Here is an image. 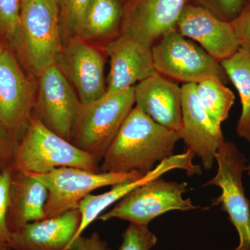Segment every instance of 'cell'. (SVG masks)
<instances>
[{
  "label": "cell",
  "mask_w": 250,
  "mask_h": 250,
  "mask_svg": "<svg viewBox=\"0 0 250 250\" xmlns=\"http://www.w3.org/2000/svg\"><path fill=\"white\" fill-rule=\"evenodd\" d=\"M180 139L179 133L158 124L136 105L104 155L99 172L145 176L174 155Z\"/></svg>",
  "instance_id": "6da1fadb"
},
{
  "label": "cell",
  "mask_w": 250,
  "mask_h": 250,
  "mask_svg": "<svg viewBox=\"0 0 250 250\" xmlns=\"http://www.w3.org/2000/svg\"><path fill=\"white\" fill-rule=\"evenodd\" d=\"M11 46L36 77L55 64L63 46L57 0H22Z\"/></svg>",
  "instance_id": "7a4b0ae2"
},
{
  "label": "cell",
  "mask_w": 250,
  "mask_h": 250,
  "mask_svg": "<svg viewBox=\"0 0 250 250\" xmlns=\"http://www.w3.org/2000/svg\"><path fill=\"white\" fill-rule=\"evenodd\" d=\"M101 161L49 130L34 114L11 167L31 174H45L62 167L99 172Z\"/></svg>",
  "instance_id": "3957f363"
},
{
  "label": "cell",
  "mask_w": 250,
  "mask_h": 250,
  "mask_svg": "<svg viewBox=\"0 0 250 250\" xmlns=\"http://www.w3.org/2000/svg\"><path fill=\"white\" fill-rule=\"evenodd\" d=\"M134 104V86L106 93L91 103H80L70 143L83 152L103 159Z\"/></svg>",
  "instance_id": "277c9868"
},
{
  "label": "cell",
  "mask_w": 250,
  "mask_h": 250,
  "mask_svg": "<svg viewBox=\"0 0 250 250\" xmlns=\"http://www.w3.org/2000/svg\"><path fill=\"white\" fill-rule=\"evenodd\" d=\"M218 170L204 187L215 186L221 189L212 206H221L229 220L238 231L239 244L233 250H250V202L243 184L247 159L236 144L225 141L215 154Z\"/></svg>",
  "instance_id": "5b68a950"
},
{
  "label": "cell",
  "mask_w": 250,
  "mask_h": 250,
  "mask_svg": "<svg viewBox=\"0 0 250 250\" xmlns=\"http://www.w3.org/2000/svg\"><path fill=\"white\" fill-rule=\"evenodd\" d=\"M152 56L156 72L185 83H198L212 77L225 84L229 81L220 62L188 40L177 28L152 46Z\"/></svg>",
  "instance_id": "8992f818"
},
{
  "label": "cell",
  "mask_w": 250,
  "mask_h": 250,
  "mask_svg": "<svg viewBox=\"0 0 250 250\" xmlns=\"http://www.w3.org/2000/svg\"><path fill=\"white\" fill-rule=\"evenodd\" d=\"M187 182H167L162 177L136 188L115 207L98 218L102 221L117 218L148 226L154 219L172 211L196 209L190 199L184 198Z\"/></svg>",
  "instance_id": "52a82bcc"
},
{
  "label": "cell",
  "mask_w": 250,
  "mask_h": 250,
  "mask_svg": "<svg viewBox=\"0 0 250 250\" xmlns=\"http://www.w3.org/2000/svg\"><path fill=\"white\" fill-rule=\"evenodd\" d=\"M31 174L47 189L45 219L78 208L85 196L100 188L113 187L144 177L138 173L93 172L75 167H62L45 174Z\"/></svg>",
  "instance_id": "ba28073f"
},
{
  "label": "cell",
  "mask_w": 250,
  "mask_h": 250,
  "mask_svg": "<svg viewBox=\"0 0 250 250\" xmlns=\"http://www.w3.org/2000/svg\"><path fill=\"white\" fill-rule=\"evenodd\" d=\"M37 83L9 49L0 52V123L20 143L30 125Z\"/></svg>",
  "instance_id": "9c48e42d"
},
{
  "label": "cell",
  "mask_w": 250,
  "mask_h": 250,
  "mask_svg": "<svg viewBox=\"0 0 250 250\" xmlns=\"http://www.w3.org/2000/svg\"><path fill=\"white\" fill-rule=\"evenodd\" d=\"M36 78L34 114L46 127L70 141L81 103L76 92L56 63Z\"/></svg>",
  "instance_id": "30bf717a"
},
{
  "label": "cell",
  "mask_w": 250,
  "mask_h": 250,
  "mask_svg": "<svg viewBox=\"0 0 250 250\" xmlns=\"http://www.w3.org/2000/svg\"><path fill=\"white\" fill-rule=\"evenodd\" d=\"M56 64L76 92L81 103H89L106 93L105 59L88 41L76 39L62 46Z\"/></svg>",
  "instance_id": "8fae6325"
},
{
  "label": "cell",
  "mask_w": 250,
  "mask_h": 250,
  "mask_svg": "<svg viewBox=\"0 0 250 250\" xmlns=\"http://www.w3.org/2000/svg\"><path fill=\"white\" fill-rule=\"evenodd\" d=\"M197 83H184L182 88V129L181 139L188 149L200 158L209 170L214 165L215 154L225 143L221 126L213 123L197 98Z\"/></svg>",
  "instance_id": "7c38bea8"
},
{
  "label": "cell",
  "mask_w": 250,
  "mask_h": 250,
  "mask_svg": "<svg viewBox=\"0 0 250 250\" xmlns=\"http://www.w3.org/2000/svg\"><path fill=\"white\" fill-rule=\"evenodd\" d=\"M184 37L198 42L218 62L233 55L240 48L232 24L215 16L200 5H185L176 26Z\"/></svg>",
  "instance_id": "4fadbf2b"
},
{
  "label": "cell",
  "mask_w": 250,
  "mask_h": 250,
  "mask_svg": "<svg viewBox=\"0 0 250 250\" xmlns=\"http://www.w3.org/2000/svg\"><path fill=\"white\" fill-rule=\"evenodd\" d=\"M104 51L111 62L106 93L132 88L156 72L152 46L136 38L121 34L108 41Z\"/></svg>",
  "instance_id": "5bb4252c"
},
{
  "label": "cell",
  "mask_w": 250,
  "mask_h": 250,
  "mask_svg": "<svg viewBox=\"0 0 250 250\" xmlns=\"http://www.w3.org/2000/svg\"><path fill=\"white\" fill-rule=\"evenodd\" d=\"M187 0H131L125 7L121 34L153 46L175 29Z\"/></svg>",
  "instance_id": "9a60e30c"
},
{
  "label": "cell",
  "mask_w": 250,
  "mask_h": 250,
  "mask_svg": "<svg viewBox=\"0 0 250 250\" xmlns=\"http://www.w3.org/2000/svg\"><path fill=\"white\" fill-rule=\"evenodd\" d=\"M195 157V154L190 149H187L182 154L172 156L169 159L162 161L156 166L155 168L141 178L132 182L116 184L113 186L111 190L100 195L89 194L85 196L78 205L81 213V221L74 240L81 236L85 229L98 219L106 208L120 201L136 188L162 177L164 174L175 169L185 170L189 176L201 174V167L194 164Z\"/></svg>",
  "instance_id": "2e32d148"
},
{
  "label": "cell",
  "mask_w": 250,
  "mask_h": 250,
  "mask_svg": "<svg viewBox=\"0 0 250 250\" xmlns=\"http://www.w3.org/2000/svg\"><path fill=\"white\" fill-rule=\"evenodd\" d=\"M134 92L136 106L158 124L181 134L182 88L177 83L156 72L135 85Z\"/></svg>",
  "instance_id": "e0dca14e"
},
{
  "label": "cell",
  "mask_w": 250,
  "mask_h": 250,
  "mask_svg": "<svg viewBox=\"0 0 250 250\" xmlns=\"http://www.w3.org/2000/svg\"><path fill=\"white\" fill-rule=\"evenodd\" d=\"M81 221L78 208L32 222L12 233L13 250H67Z\"/></svg>",
  "instance_id": "ac0fdd59"
},
{
  "label": "cell",
  "mask_w": 250,
  "mask_h": 250,
  "mask_svg": "<svg viewBox=\"0 0 250 250\" xmlns=\"http://www.w3.org/2000/svg\"><path fill=\"white\" fill-rule=\"evenodd\" d=\"M47 198V188L39 179L11 168L7 217L11 233L28 223L45 219Z\"/></svg>",
  "instance_id": "d6986e66"
},
{
  "label": "cell",
  "mask_w": 250,
  "mask_h": 250,
  "mask_svg": "<svg viewBox=\"0 0 250 250\" xmlns=\"http://www.w3.org/2000/svg\"><path fill=\"white\" fill-rule=\"evenodd\" d=\"M124 13L122 0H92L83 18L79 39L99 41L116 39L121 29Z\"/></svg>",
  "instance_id": "ffe728a7"
},
{
  "label": "cell",
  "mask_w": 250,
  "mask_h": 250,
  "mask_svg": "<svg viewBox=\"0 0 250 250\" xmlns=\"http://www.w3.org/2000/svg\"><path fill=\"white\" fill-rule=\"evenodd\" d=\"M220 64L241 98L242 112L236 134L250 145V49L240 47L236 53Z\"/></svg>",
  "instance_id": "44dd1931"
},
{
  "label": "cell",
  "mask_w": 250,
  "mask_h": 250,
  "mask_svg": "<svg viewBox=\"0 0 250 250\" xmlns=\"http://www.w3.org/2000/svg\"><path fill=\"white\" fill-rule=\"evenodd\" d=\"M199 101L213 123L221 126L229 118L235 101L233 92L215 77L207 79L196 85Z\"/></svg>",
  "instance_id": "7402d4cb"
},
{
  "label": "cell",
  "mask_w": 250,
  "mask_h": 250,
  "mask_svg": "<svg viewBox=\"0 0 250 250\" xmlns=\"http://www.w3.org/2000/svg\"><path fill=\"white\" fill-rule=\"evenodd\" d=\"M92 0H57L62 43L80 38L81 27Z\"/></svg>",
  "instance_id": "603a6c76"
},
{
  "label": "cell",
  "mask_w": 250,
  "mask_h": 250,
  "mask_svg": "<svg viewBox=\"0 0 250 250\" xmlns=\"http://www.w3.org/2000/svg\"><path fill=\"white\" fill-rule=\"evenodd\" d=\"M11 179V167L0 173V250H13L12 233L7 220Z\"/></svg>",
  "instance_id": "cb8c5ba5"
},
{
  "label": "cell",
  "mask_w": 250,
  "mask_h": 250,
  "mask_svg": "<svg viewBox=\"0 0 250 250\" xmlns=\"http://www.w3.org/2000/svg\"><path fill=\"white\" fill-rule=\"evenodd\" d=\"M22 0H0V40L11 45L14 40Z\"/></svg>",
  "instance_id": "d4e9b609"
},
{
  "label": "cell",
  "mask_w": 250,
  "mask_h": 250,
  "mask_svg": "<svg viewBox=\"0 0 250 250\" xmlns=\"http://www.w3.org/2000/svg\"><path fill=\"white\" fill-rule=\"evenodd\" d=\"M157 243V238L148 226L130 223L123 234L120 250H151Z\"/></svg>",
  "instance_id": "484cf974"
},
{
  "label": "cell",
  "mask_w": 250,
  "mask_h": 250,
  "mask_svg": "<svg viewBox=\"0 0 250 250\" xmlns=\"http://www.w3.org/2000/svg\"><path fill=\"white\" fill-rule=\"evenodd\" d=\"M19 143L0 123V173L11 167Z\"/></svg>",
  "instance_id": "4316f807"
},
{
  "label": "cell",
  "mask_w": 250,
  "mask_h": 250,
  "mask_svg": "<svg viewBox=\"0 0 250 250\" xmlns=\"http://www.w3.org/2000/svg\"><path fill=\"white\" fill-rule=\"evenodd\" d=\"M240 47L250 49V0H247L241 13L231 22Z\"/></svg>",
  "instance_id": "83f0119b"
},
{
  "label": "cell",
  "mask_w": 250,
  "mask_h": 250,
  "mask_svg": "<svg viewBox=\"0 0 250 250\" xmlns=\"http://www.w3.org/2000/svg\"><path fill=\"white\" fill-rule=\"evenodd\" d=\"M247 0H208L215 16L227 22H232L241 13Z\"/></svg>",
  "instance_id": "f1b7e54d"
},
{
  "label": "cell",
  "mask_w": 250,
  "mask_h": 250,
  "mask_svg": "<svg viewBox=\"0 0 250 250\" xmlns=\"http://www.w3.org/2000/svg\"><path fill=\"white\" fill-rule=\"evenodd\" d=\"M67 250H111L107 243L103 241L98 233H93L89 237L81 235L72 241Z\"/></svg>",
  "instance_id": "f546056e"
},
{
  "label": "cell",
  "mask_w": 250,
  "mask_h": 250,
  "mask_svg": "<svg viewBox=\"0 0 250 250\" xmlns=\"http://www.w3.org/2000/svg\"><path fill=\"white\" fill-rule=\"evenodd\" d=\"M5 47L4 43H3L2 41L0 40V52Z\"/></svg>",
  "instance_id": "4dcf8cb0"
},
{
  "label": "cell",
  "mask_w": 250,
  "mask_h": 250,
  "mask_svg": "<svg viewBox=\"0 0 250 250\" xmlns=\"http://www.w3.org/2000/svg\"><path fill=\"white\" fill-rule=\"evenodd\" d=\"M246 172H247L248 175L250 176V164H249V165L247 166Z\"/></svg>",
  "instance_id": "1f68e13d"
}]
</instances>
